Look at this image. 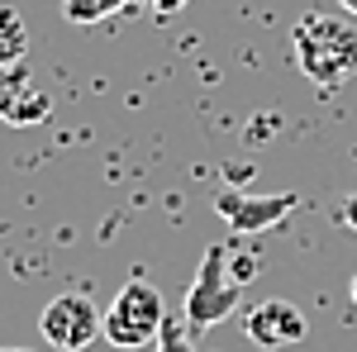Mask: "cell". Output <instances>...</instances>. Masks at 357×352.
I'll return each instance as SVG.
<instances>
[{"label": "cell", "mask_w": 357, "mask_h": 352, "mask_svg": "<svg viewBox=\"0 0 357 352\" xmlns=\"http://www.w3.org/2000/svg\"><path fill=\"white\" fill-rule=\"evenodd\" d=\"M291 48L301 77L319 91H333L357 72V29L338 15H305L291 33Z\"/></svg>", "instance_id": "6da1fadb"}, {"label": "cell", "mask_w": 357, "mask_h": 352, "mask_svg": "<svg viewBox=\"0 0 357 352\" xmlns=\"http://www.w3.org/2000/svg\"><path fill=\"white\" fill-rule=\"evenodd\" d=\"M224 262H229L224 243H210L205 257H200V267H195V276H191V291L181 300V319L191 324V333L215 328L220 319L238 314V305H243V286L229 276Z\"/></svg>", "instance_id": "7a4b0ae2"}, {"label": "cell", "mask_w": 357, "mask_h": 352, "mask_svg": "<svg viewBox=\"0 0 357 352\" xmlns=\"http://www.w3.org/2000/svg\"><path fill=\"white\" fill-rule=\"evenodd\" d=\"M167 324V300L158 286L148 281H124L114 305L105 309V343H114L119 352H134L158 343V333Z\"/></svg>", "instance_id": "3957f363"}, {"label": "cell", "mask_w": 357, "mask_h": 352, "mask_svg": "<svg viewBox=\"0 0 357 352\" xmlns=\"http://www.w3.org/2000/svg\"><path fill=\"white\" fill-rule=\"evenodd\" d=\"M38 333H43L57 352H86L96 343V333H105V314L91 305V296L67 291V296H53L43 305Z\"/></svg>", "instance_id": "277c9868"}, {"label": "cell", "mask_w": 357, "mask_h": 352, "mask_svg": "<svg viewBox=\"0 0 357 352\" xmlns=\"http://www.w3.org/2000/svg\"><path fill=\"white\" fill-rule=\"evenodd\" d=\"M210 205H215V215L229 229H238V234H267V229H276L281 219L301 205V195H291V190H281V195H252V190L220 186Z\"/></svg>", "instance_id": "5b68a950"}, {"label": "cell", "mask_w": 357, "mask_h": 352, "mask_svg": "<svg viewBox=\"0 0 357 352\" xmlns=\"http://www.w3.org/2000/svg\"><path fill=\"white\" fill-rule=\"evenodd\" d=\"M48 114H53V100H48L43 86L33 82L29 62L0 67V124L29 129V124H43Z\"/></svg>", "instance_id": "8992f818"}, {"label": "cell", "mask_w": 357, "mask_h": 352, "mask_svg": "<svg viewBox=\"0 0 357 352\" xmlns=\"http://www.w3.org/2000/svg\"><path fill=\"white\" fill-rule=\"evenodd\" d=\"M243 328L262 352L296 348V343L305 338V314H301V305H291V300H262V305L248 309Z\"/></svg>", "instance_id": "52a82bcc"}, {"label": "cell", "mask_w": 357, "mask_h": 352, "mask_svg": "<svg viewBox=\"0 0 357 352\" xmlns=\"http://www.w3.org/2000/svg\"><path fill=\"white\" fill-rule=\"evenodd\" d=\"M29 57V29L10 0H0V67H15Z\"/></svg>", "instance_id": "ba28073f"}, {"label": "cell", "mask_w": 357, "mask_h": 352, "mask_svg": "<svg viewBox=\"0 0 357 352\" xmlns=\"http://www.w3.org/2000/svg\"><path fill=\"white\" fill-rule=\"evenodd\" d=\"M138 5H148V0H62V20L67 24H100V20H110L119 10H138Z\"/></svg>", "instance_id": "9c48e42d"}, {"label": "cell", "mask_w": 357, "mask_h": 352, "mask_svg": "<svg viewBox=\"0 0 357 352\" xmlns=\"http://www.w3.org/2000/svg\"><path fill=\"white\" fill-rule=\"evenodd\" d=\"M158 352H195V343H191V324L167 314L162 333H158Z\"/></svg>", "instance_id": "30bf717a"}, {"label": "cell", "mask_w": 357, "mask_h": 352, "mask_svg": "<svg viewBox=\"0 0 357 352\" xmlns=\"http://www.w3.org/2000/svg\"><path fill=\"white\" fill-rule=\"evenodd\" d=\"M338 224H343V229H353V234H357V195H348V200L338 205Z\"/></svg>", "instance_id": "8fae6325"}, {"label": "cell", "mask_w": 357, "mask_h": 352, "mask_svg": "<svg viewBox=\"0 0 357 352\" xmlns=\"http://www.w3.org/2000/svg\"><path fill=\"white\" fill-rule=\"evenodd\" d=\"M148 10L153 15H176V10H186V0H148Z\"/></svg>", "instance_id": "7c38bea8"}, {"label": "cell", "mask_w": 357, "mask_h": 352, "mask_svg": "<svg viewBox=\"0 0 357 352\" xmlns=\"http://www.w3.org/2000/svg\"><path fill=\"white\" fill-rule=\"evenodd\" d=\"M338 5H343V10H353V15H357V0H338Z\"/></svg>", "instance_id": "4fadbf2b"}, {"label": "cell", "mask_w": 357, "mask_h": 352, "mask_svg": "<svg viewBox=\"0 0 357 352\" xmlns=\"http://www.w3.org/2000/svg\"><path fill=\"white\" fill-rule=\"evenodd\" d=\"M348 296H353V305H357V276H353V286H348Z\"/></svg>", "instance_id": "5bb4252c"}, {"label": "cell", "mask_w": 357, "mask_h": 352, "mask_svg": "<svg viewBox=\"0 0 357 352\" xmlns=\"http://www.w3.org/2000/svg\"><path fill=\"white\" fill-rule=\"evenodd\" d=\"M0 352H29V348H0Z\"/></svg>", "instance_id": "9a60e30c"}]
</instances>
